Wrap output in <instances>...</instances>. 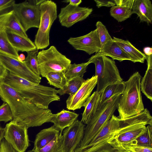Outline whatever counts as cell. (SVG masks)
I'll return each instance as SVG.
<instances>
[{"label": "cell", "mask_w": 152, "mask_h": 152, "mask_svg": "<svg viewBox=\"0 0 152 152\" xmlns=\"http://www.w3.org/2000/svg\"><path fill=\"white\" fill-rule=\"evenodd\" d=\"M0 97L10 107L13 120L27 128L50 122L54 115L51 110L40 108L25 99L3 81L0 82Z\"/></svg>", "instance_id": "obj_1"}, {"label": "cell", "mask_w": 152, "mask_h": 152, "mask_svg": "<svg viewBox=\"0 0 152 152\" xmlns=\"http://www.w3.org/2000/svg\"><path fill=\"white\" fill-rule=\"evenodd\" d=\"M3 81L25 99L40 108L48 109L51 102L60 100L55 88L31 82L9 72Z\"/></svg>", "instance_id": "obj_2"}, {"label": "cell", "mask_w": 152, "mask_h": 152, "mask_svg": "<svg viewBox=\"0 0 152 152\" xmlns=\"http://www.w3.org/2000/svg\"><path fill=\"white\" fill-rule=\"evenodd\" d=\"M152 126V117L147 108L139 114L121 119L118 129L107 141L113 148L124 150L127 146L134 145L135 140L145 131L147 125Z\"/></svg>", "instance_id": "obj_3"}, {"label": "cell", "mask_w": 152, "mask_h": 152, "mask_svg": "<svg viewBox=\"0 0 152 152\" xmlns=\"http://www.w3.org/2000/svg\"><path fill=\"white\" fill-rule=\"evenodd\" d=\"M141 78V75L137 72L124 82L125 87L117 109L119 118L123 119L135 116L144 110L140 88Z\"/></svg>", "instance_id": "obj_4"}, {"label": "cell", "mask_w": 152, "mask_h": 152, "mask_svg": "<svg viewBox=\"0 0 152 152\" xmlns=\"http://www.w3.org/2000/svg\"><path fill=\"white\" fill-rule=\"evenodd\" d=\"M121 95L115 96L100 105L96 114L85 126L84 137L77 148L88 145L105 126L117 109Z\"/></svg>", "instance_id": "obj_5"}, {"label": "cell", "mask_w": 152, "mask_h": 152, "mask_svg": "<svg viewBox=\"0 0 152 152\" xmlns=\"http://www.w3.org/2000/svg\"><path fill=\"white\" fill-rule=\"evenodd\" d=\"M90 64H94L95 75L97 77L96 91L100 93L107 86L123 82L114 60L96 53L88 59Z\"/></svg>", "instance_id": "obj_6"}, {"label": "cell", "mask_w": 152, "mask_h": 152, "mask_svg": "<svg viewBox=\"0 0 152 152\" xmlns=\"http://www.w3.org/2000/svg\"><path fill=\"white\" fill-rule=\"evenodd\" d=\"M40 9L39 25L34 42L38 50L43 49L49 45L50 29L57 18V5L54 1L45 0L40 4Z\"/></svg>", "instance_id": "obj_7"}, {"label": "cell", "mask_w": 152, "mask_h": 152, "mask_svg": "<svg viewBox=\"0 0 152 152\" xmlns=\"http://www.w3.org/2000/svg\"><path fill=\"white\" fill-rule=\"evenodd\" d=\"M37 58L40 75L45 77L50 72H64L71 64V60L61 53L54 46L39 52Z\"/></svg>", "instance_id": "obj_8"}, {"label": "cell", "mask_w": 152, "mask_h": 152, "mask_svg": "<svg viewBox=\"0 0 152 152\" xmlns=\"http://www.w3.org/2000/svg\"><path fill=\"white\" fill-rule=\"evenodd\" d=\"M121 119L113 115L105 126L87 145L75 152H107L112 147L107 141L119 127Z\"/></svg>", "instance_id": "obj_9"}, {"label": "cell", "mask_w": 152, "mask_h": 152, "mask_svg": "<svg viewBox=\"0 0 152 152\" xmlns=\"http://www.w3.org/2000/svg\"><path fill=\"white\" fill-rule=\"evenodd\" d=\"M40 5L32 0L15 3L12 10L26 32L32 28L39 27L40 17Z\"/></svg>", "instance_id": "obj_10"}, {"label": "cell", "mask_w": 152, "mask_h": 152, "mask_svg": "<svg viewBox=\"0 0 152 152\" xmlns=\"http://www.w3.org/2000/svg\"><path fill=\"white\" fill-rule=\"evenodd\" d=\"M28 128L17 123L13 120L5 128L4 139L18 152H25L30 145Z\"/></svg>", "instance_id": "obj_11"}, {"label": "cell", "mask_w": 152, "mask_h": 152, "mask_svg": "<svg viewBox=\"0 0 152 152\" xmlns=\"http://www.w3.org/2000/svg\"><path fill=\"white\" fill-rule=\"evenodd\" d=\"M0 62L10 72L31 82L39 84L41 77L34 73L24 61L0 53Z\"/></svg>", "instance_id": "obj_12"}, {"label": "cell", "mask_w": 152, "mask_h": 152, "mask_svg": "<svg viewBox=\"0 0 152 152\" xmlns=\"http://www.w3.org/2000/svg\"><path fill=\"white\" fill-rule=\"evenodd\" d=\"M85 126L81 121L77 119L63 130L62 135L63 152H75L83 138Z\"/></svg>", "instance_id": "obj_13"}, {"label": "cell", "mask_w": 152, "mask_h": 152, "mask_svg": "<svg viewBox=\"0 0 152 152\" xmlns=\"http://www.w3.org/2000/svg\"><path fill=\"white\" fill-rule=\"evenodd\" d=\"M92 11V8L73 6L68 4L61 8L58 15L59 21L62 26L69 28L86 19Z\"/></svg>", "instance_id": "obj_14"}, {"label": "cell", "mask_w": 152, "mask_h": 152, "mask_svg": "<svg viewBox=\"0 0 152 152\" xmlns=\"http://www.w3.org/2000/svg\"><path fill=\"white\" fill-rule=\"evenodd\" d=\"M97 77L94 75L85 80L80 87L73 95L69 96L66 100L67 109L74 110L84 107L97 84Z\"/></svg>", "instance_id": "obj_15"}, {"label": "cell", "mask_w": 152, "mask_h": 152, "mask_svg": "<svg viewBox=\"0 0 152 152\" xmlns=\"http://www.w3.org/2000/svg\"><path fill=\"white\" fill-rule=\"evenodd\" d=\"M68 42L75 49L85 51L89 55L101 50V44L96 29L81 36L70 37Z\"/></svg>", "instance_id": "obj_16"}, {"label": "cell", "mask_w": 152, "mask_h": 152, "mask_svg": "<svg viewBox=\"0 0 152 152\" xmlns=\"http://www.w3.org/2000/svg\"><path fill=\"white\" fill-rule=\"evenodd\" d=\"M6 33L10 44L18 52H27L37 49L34 43L28 37H23L8 29H7Z\"/></svg>", "instance_id": "obj_17"}, {"label": "cell", "mask_w": 152, "mask_h": 152, "mask_svg": "<svg viewBox=\"0 0 152 152\" xmlns=\"http://www.w3.org/2000/svg\"><path fill=\"white\" fill-rule=\"evenodd\" d=\"M99 53L101 55L110 57L113 60L132 61L131 57L113 39L107 42Z\"/></svg>", "instance_id": "obj_18"}, {"label": "cell", "mask_w": 152, "mask_h": 152, "mask_svg": "<svg viewBox=\"0 0 152 152\" xmlns=\"http://www.w3.org/2000/svg\"><path fill=\"white\" fill-rule=\"evenodd\" d=\"M79 114L75 113L63 109L56 114H54L50 122L53 126L62 133L66 128L70 126L77 119Z\"/></svg>", "instance_id": "obj_19"}, {"label": "cell", "mask_w": 152, "mask_h": 152, "mask_svg": "<svg viewBox=\"0 0 152 152\" xmlns=\"http://www.w3.org/2000/svg\"><path fill=\"white\" fill-rule=\"evenodd\" d=\"M132 10L133 14L137 15L140 22L152 23V4L150 0H134Z\"/></svg>", "instance_id": "obj_20"}, {"label": "cell", "mask_w": 152, "mask_h": 152, "mask_svg": "<svg viewBox=\"0 0 152 152\" xmlns=\"http://www.w3.org/2000/svg\"><path fill=\"white\" fill-rule=\"evenodd\" d=\"M100 94L96 91L89 97L84 105L81 122L87 124L96 114L100 105Z\"/></svg>", "instance_id": "obj_21"}, {"label": "cell", "mask_w": 152, "mask_h": 152, "mask_svg": "<svg viewBox=\"0 0 152 152\" xmlns=\"http://www.w3.org/2000/svg\"><path fill=\"white\" fill-rule=\"evenodd\" d=\"M60 132L53 125L41 130L36 136L33 149L39 150L42 148L59 134Z\"/></svg>", "instance_id": "obj_22"}, {"label": "cell", "mask_w": 152, "mask_h": 152, "mask_svg": "<svg viewBox=\"0 0 152 152\" xmlns=\"http://www.w3.org/2000/svg\"><path fill=\"white\" fill-rule=\"evenodd\" d=\"M113 40L132 58L134 63H144L146 56L134 47L128 40L113 37Z\"/></svg>", "instance_id": "obj_23"}, {"label": "cell", "mask_w": 152, "mask_h": 152, "mask_svg": "<svg viewBox=\"0 0 152 152\" xmlns=\"http://www.w3.org/2000/svg\"><path fill=\"white\" fill-rule=\"evenodd\" d=\"M124 82L110 85L106 87L99 93L100 104L107 102L115 96L121 95L125 87Z\"/></svg>", "instance_id": "obj_24"}, {"label": "cell", "mask_w": 152, "mask_h": 152, "mask_svg": "<svg viewBox=\"0 0 152 152\" xmlns=\"http://www.w3.org/2000/svg\"><path fill=\"white\" fill-rule=\"evenodd\" d=\"M7 29H0V53L13 57L17 59L19 54L12 46L8 39Z\"/></svg>", "instance_id": "obj_25"}, {"label": "cell", "mask_w": 152, "mask_h": 152, "mask_svg": "<svg viewBox=\"0 0 152 152\" xmlns=\"http://www.w3.org/2000/svg\"><path fill=\"white\" fill-rule=\"evenodd\" d=\"M90 64L88 61L78 64H71L64 72L67 80L76 77H83Z\"/></svg>", "instance_id": "obj_26"}, {"label": "cell", "mask_w": 152, "mask_h": 152, "mask_svg": "<svg viewBox=\"0 0 152 152\" xmlns=\"http://www.w3.org/2000/svg\"><path fill=\"white\" fill-rule=\"evenodd\" d=\"M85 80L83 77H76L67 81L66 85L62 89L57 90V93L61 96L68 94L69 96L74 95Z\"/></svg>", "instance_id": "obj_27"}, {"label": "cell", "mask_w": 152, "mask_h": 152, "mask_svg": "<svg viewBox=\"0 0 152 152\" xmlns=\"http://www.w3.org/2000/svg\"><path fill=\"white\" fill-rule=\"evenodd\" d=\"M45 78L50 85L60 89H62L67 82L64 72L61 71L50 72L47 74Z\"/></svg>", "instance_id": "obj_28"}, {"label": "cell", "mask_w": 152, "mask_h": 152, "mask_svg": "<svg viewBox=\"0 0 152 152\" xmlns=\"http://www.w3.org/2000/svg\"><path fill=\"white\" fill-rule=\"evenodd\" d=\"M141 91L147 98L152 101V68H147L141 79Z\"/></svg>", "instance_id": "obj_29"}, {"label": "cell", "mask_w": 152, "mask_h": 152, "mask_svg": "<svg viewBox=\"0 0 152 152\" xmlns=\"http://www.w3.org/2000/svg\"><path fill=\"white\" fill-rule=\"evenodd\" d=\"M110 13V15L119 22L124 21L133 14L131 9L116 5L111 7Z\"/></svg>", "instance_id": "obj_30"}, {"label": "cell", "mask_w": 152, "mask_h": 152, "mask_svg": "<svg viewBox=\"0 0 152 152\" xmlns=\"http://www.w3.org/2000/svg\"><path fill=\"white\" fill-rule=\"evenodd\" d=\"M62 133L56 136L49 143L39 150H32L33 152H63L62 144Z\"/></svg>", "instance_id": "obj_31"}, {"label": "cell", "mask_w": 152, "mask_h": 152, "mask_svg": "<svg viewBox=\"0 0 152 152\" xmlns=\"http://www.w3.org/2000/svg\"><path fill=\"white\" fill-rule=\"evenodd\" d=\"M134 145L152 148V126H146L145 132L135 140Z\"/></svg>", "instance_id": "obj_32"}, {"label": "cell", "mask_w": 152, "mask_h": 152, "mask_svg": "<svg viewBox=\"0 0 152 152\" xmlns=\"http://www.w3.org/2000/svg\"><path fill=\"white\" fill-rule=\"evenodd\" d=\"M38 50H36L27 52V56L23 61L26 66L34 73L40 76V73L37 58Z\"/></svg>", "instance_id": "obj_33"}, {"label": "cell", "mask_w": 152, "mask_h": 152, "mask_svg": "<svg viewBox=\"0 0 152 152\" xmlns=\"http://www.w3.org/2000/svg\"><path fill=\"white\" fill-rule=\"evenodd\" d=\"M98 36L101 44V50L108 41L113 40L105 26L100 21L96 24Z\"/></svg>", "instance_id": "obj_34"}, {"label": "cell", "mask_w": 152, "mask_h": 152, "mask_svg": "<svg viewBox=\"0 0 152 152\" xmlns=\"http://www.w3.org/2000/svg\"><path fill=\"white\" fill-rule=\"evenodd\" d=\"M8 29L23 37H28L26 32L24 30L14 12L11 18Z\"/></svg>", "instance_id": "obj_35"}, {"label": "cell", "mask_w": 152, "mask_h": 152, "mask_svg": "<svg viewBox=\"0 0 152 152\" xmlns=\"http://www.w3.org/2000/svg\"><path fill=\"white\" fill-rule=\"evenodd\" d=\"M13 119V114L10 107L7 103L4 102L0 106V122L6 123Z\"/></svg>", "instance_id": "obj_36"}, {"label": "cell", "mask_w": 152, "mask_h": 152, "mask_svg": "<svg viewBox=\"0 0 152 152\" xmlns=\"http://www.w3.org/2000/svg\"><path fill=\"white\" fill-rule=\"evenodd\" d=\"M13 13L12 9L0 13V29H8Z\"/></svg>", "instance_id": "obj_37"}, {"label": "cell", "mask_w": 152, "mask_h": 152, "mask_svg": "<svg viewBox=\"0 0 152 152\" xmlns=\"http://www.w3.org/2000/svg\"><path fill=\"white\" fill-rule=\"evenodd\" d=\"M15 3L14 0H0V13L12 10Z\"/></svg>", "instance_id": "obj_38"}, {"label": "cell", "mask_w": 152, "mask_h": 152, "mask_svg": "<svg viewBox=\"0 0 152 152\" xmlns=\"http://www.w3.org/2000/svg\"><path fill=\"white\" fill-rule=\"evenodd\" d=\"M124 150L131 152H152V148H148L135 145H128L124 147Z\"/></svg>", "instance_id": "obj_39"}, {"label": "cell", "mask_w": 152, "mask_h": 152, "mask_svg": "<svg viewBox=\"0 0 152 152\" xmlns=\"http://www.w3.org/2000/svg\"><path fill=\"white\" fill-rule=\"evenodd\" d=\"M0 152H18L4 138L0 145Z\"/></svg>", "instance_id": "obj_40"}, {"label": "cell", "mask_w": 152, "mask_h": 152, "mask_svg": "<svg viewBox=\"0 0 152 152\" xmlns=\"http://www.w3.org/2000/svg\"><path fill=\"white\" fill-rule=\"evenodd\" d=\"M116 6L132 9L134 0H114Z\"/></svg>", "instance_id": "obj_41"}, {"label": "cell", "mask_w": 152, "mask_h": 152, "mask_svg": "<svg viewBox=\"0 0 152 152\" xmlns=\"http://www.w3.org/2000/svg\"><path fill=\"white\" fill-rule=\"evenodd\" d=\"M94 1L96 4V6L98 8L103 6L111 7L115 5L114 0H94Z\"/></svg>", "instance_id": "obj_42"}, {"label": "cell", "mask_w": 152, "mask_h": 152, "mask_svg": "<svg viewBox=\"0 0 152 152\" xmlns=\"http://www.w3.org/2000/svg\"><path fill=\"white\" fill-rule=\"evenodd\" d=\"M9 71L0 62V82L4 81L7 77Z\"/></svg>", "instance_id": "obj_43"}, {"label": "cell", "mask_w": 152, "mask_h": 152, "mask_svg": "<svg viewBox=\"0 0 152 152\" xmlns=\"http://www.w3.org/2000/svg\"><path fill=\"white\" fill-rule=\"evenodd\" d=\"M64 3H69V4L75 7L79 6V5L82 3V1L81 0H64L62 1Z\"/></svg>", "instance_id": "obj_44"}, {"label": "cell", "mask_w": 152, "mask_h": 152, "mask_svg": "<svg viewBox=\"0 0 152 152\" xmlns=\"http://www.w3.org/2000/svg\"><path fill=\"white\" fill-rule=\"evenodd\" d=\"M147 68H152V55L146 56Z\"/></svg>", "instance_id": "obj_45"}, {"label": "cell", "mask_w": 152, "mask_h": 152, "mask_svg": "<svg viewBox=\"0 0 152 152\" xmlns=\"http://www.w3.org/2000/svg\"><path fill=\"white\" fill-rule=\"evenodd\" d=\"M144 54L146 56L152 55V48L151 47H144L143 49Z\"/></svg>", "instance_id": "obj_46"}, {"label": "cell", "mask_w": 152, "mask_h": 152, "mask_svg": "<svg viewBox=\"0 0 152 152\" xmlns=\"http://www.w3.org/2000/svg\"><path fill=\"white\" fill-rule=\"evenodd\" d=\"M107 152H131L126 150H120L111 147Z\"/></svg>", "instance_id": "obj_47"}, {"label": "cell", "mask_w": 152, "mask_h": 152, "mask_svg": "<svg viewBox=\"0 0 152 152\" xmlns=\"http://www.w3.org/2000/svg\"><path fill=\"white\" fill-rule=\"evenodd\" d=\"M5 128L0 127V145L2 140L4 138L5 135Z\"/></svg>", "instance_id": "obj_48"}, {"label": "cell", "mask_w": 152, "mask_h": 152, "mask_svg": "<svg viewBox=\"0 0 152 152\" xmlns=\"http://www.w3.org/2000/svg\"><path fill=\"white\" fill-rule=\"evenodd\" d=\"M26 58L25 55L23 53L19 55L17 59L21 62H23Z\"/></svg>", "instance_id": "obj_49"}, {"label": "cell", "mask_w": 152, "mask_h": 152, "mask_svg": "<svg viewBox=\"0 0 152 152\" xmlns=\"http://www.w3.org/2000/svg\"><path fill=\"white\" fill-rule=\"evenodd\" d=\"M26 152H33V151H32V150H29Z\"/></svg>", "instance_id": "obj_50"}, {"label": "cell", "mask_w": 152, "mask_h": 152, "mask_svg": "<svg viewBox=\"0 0 152 152\" xmlns=\"http://www.w3.org/2000/svg\"></svg>", "instance_id": "obj_51"}]
</instances>
